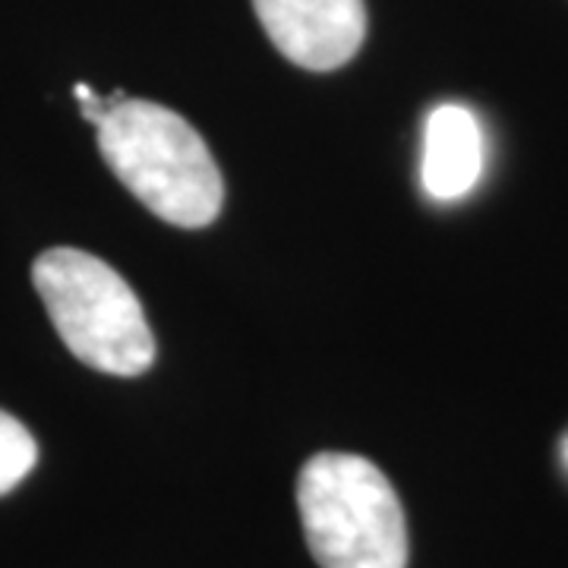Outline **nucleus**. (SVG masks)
Segmentation results:
<instances>
[{"label": "nucleus", "mask_w": 568, "mask_h": 568, "mask_svg": "<svg viewBox=\"0 0 568 568\" xmlns=\"http://www.w3.org/2000/svg\"><path fill=\"white\" fill-rule=\"evenodd\" d=\"M99 149L118 181L168 224L205 227L219 219L222 171L178 111L123 99L99 123Z\"/></svg>", "instance_id": "obj_1"}, {"label": "nucleus", "mask_w": 568, "mask_h": 568, "mask_svg": "<svg viewBox=\"0 0 568 568\" xmlns=\"http://www.w3.org/2000/svg\"><path fill=\"white\" fill-rule=\"evenodd\" d=\"M306 547L323 568H405V508L388 477L361 455L323 452L297 477Z\"/></svg>", "instance_id": "obj_2"}, {"label": "nucleus", "mask_w": 568, "mask_h": 568, "mask_svg": "<svg viewBox=\"0 0 568 568\" xmlns=\"http://www.w3.org/2000/svg\"><path fill=\"white\" fill-rule=\"evenodd\" d=\"M32 282L73 357L111 376H140L155 361V338L140 297L111 265L73 246L44 250Z\"/></svg>", "instance_id": "obj_3"}, {"label": "nucleus", "mask_w": 568, "mask_h": 568, "mask_svg": "<svg viewBox=\"0 0 568 568\" xmlns=\"http://www.w3.org/2000/svg\"><path fill=\"white\" fill-rule=\"evenodd\" d=\"M265 36L304 70H338L364 44V0H253Z\"/></svg>", "instance_id": "obj_4"}, {"label": "nucleus", "mask_w": 568, "mask_h": 568, "mask_svg": "<svg viewBox=\"0 0 568 568\" xmlns=\"http://www.w3.org/2000/svg\"><path fill=\"white\" fill-rule=\"evenodd\" d=\"M484 174V130L465 104H439L424 126L420 183L439 203L467 196Z\"/></svg>", "instance_id": "obj_5"}, {"label": "nucleus", "mask_w": 568, "mask_h": 568, "mask_svg": "<svg viewBox=\"0 0 568 568\" xmlns=\"http://www.w3.org/2000/svg\"><path fill=\"white\" fill-rule=\"evenodd\" d=\"M36 462H39L36 436L13 414L0 410V496L20 487V480L36 467Z\"/></svg>", "instance_id": "obj_6"}, {"label": "nucleus", "mask_w": 568, "mask_h": 568, "mask_svg": "<svg viewBox=\"0 0 568 568\" xmlns=\"http://www.w3.org/2000/svg\"><path fill=\"white\" fill-rule=\"evenodd\" d=\"M566 458H568V446H566Z\"/></svg>", "instance_id": "obj_7"}]
</instances>
